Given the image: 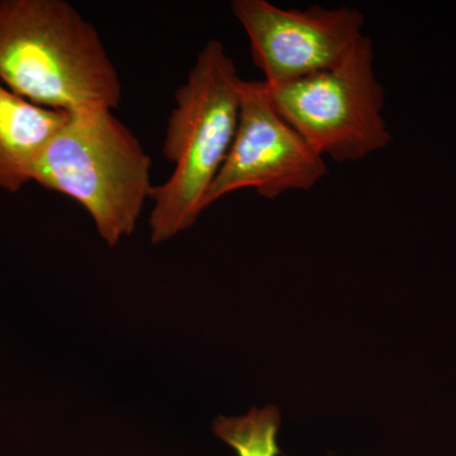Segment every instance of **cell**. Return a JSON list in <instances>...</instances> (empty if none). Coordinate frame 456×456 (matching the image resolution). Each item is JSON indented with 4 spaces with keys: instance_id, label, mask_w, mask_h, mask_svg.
<instances>
[{
    "instance_id": "cell-1",
    "label": "cell",
    "mask_w": 456,
    "mask_h": 456,
    "mask_svg": "<svg viewBox=\"0 0 456 456\" xmlns=\"http://www.w3.org/2000/svg\"><path fill=\"white\" fill-rule=\"evenodd\" d=\"M0 82L68 114L117 110L122 99L97 29L65 0L0 2Z\"/></svg>"
},
{
    "instance_id": "cell-2",
    "label": "cell",
    "mask_w": 456,
    "mask_h": 456,
    "mask_svg": "<svg viewBox=\"0 0 456 456\" xmlns=\"http://www.w3.org/2000/svg\"><path fill=\"white\" fill-rule=\"evenodd\" d=\"M242 79L232 57L209 40L175 93L163 154L174 164L170 178L152 189V244H163L193 227L204 200L226 160L239 123Z\"/></svg>"
},
{
    "instance_id": "cell-3",
    "label": "cell",
    "mask_w": 456,
    "mask_h": 456,
    "mask_svg": "<svg viewBox=\"0 0 456 456\" xmlns=\"http://www.w3.org/2000/svg\"><path fill=\"white\" fill-rule=\"evenodd\" d=\"M152 160L113 110L69 114L45 147L32 182L82 204L99 236L116 246L132 235L151 198Z\"/></svg>"
},
{
    "instance_id": "cell-4",
    "label": "cell",
    "mask_w": 456,
    "mask_h": 456,
    "mask_svg": "<svg viewBox=\"0 0 456 456\" xmlns=\"http://www.w3.org/2000/svg\"><path fill=\"white\" fill-rule=\"evenodd\" d=\"M268 89L278 112L323 159L354 163L391 143L367 36L335 68Z\"/></svg>"
},
{
    "instance_id": "cell-5",
    "label": "cell",
    "mask_w": 456,
    "mask_h": 456,
    "mask_svg": "<svg viewBox=\"0 0 456 456\" xmlns=\"http://www.w3.org/2000/svg\"><path fill=\"white\" fill-rule=\"evenodd\" d=\"M327 173L326 159L278 112L266 83L242 79L235 139L204 207L241 189L266 200L311 191Z\"/></svg>"
},
{
    "instance_id": "cell-6",
    "label": "cell",
    "mask_w": 456,
    "mask_h": 456,
    "mask_svg": "<svg viewBox=\"0 0 456 456\" xmlns=\"http://www.w3.org/2000/svg\"><path fill=\"white\" fill-rule=\"evenodd\" d=\"M231 8L270 86L335 68L365 36L364 14L346 5L284 9L268 0H233Z\"/></svg>"
},
{
    "instance_id": "cell-7",
    "label": "cell",
    "mask_w": 456,
    "mask_h": 456,
    "mask_svg": "<svg viewBox=\"0 0 456 456\" xmlns=\"http://www.w3.org/2000/svg\"><path fill=\"white\" fill-rule=\"evenodd\" d=\"M69 114L36 106L0 82V189L17 193L32 182L45 147Z\"/></svg>"
},
{
    "instance_id": "cell-8",
    "label": "cell",
    "mask_w": 456,
    "mask_h": 456,
    "mask_svg": "<svg viewBox=\"0 0 456 456\" xmlns=\"http://www.w3.org/2000/svg\"><path fill=\"white\" fill-rule=\"evenodd\" d=\"M281 413L275 406L253 408L240 417L220 416L213 434L235 450L237 456H278Z\"/></svg>"
}]
</instances>
